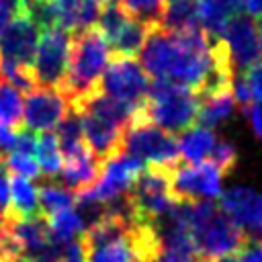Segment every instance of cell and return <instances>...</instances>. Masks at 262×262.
<instances>
[{"mask_svg": "<svg viewBox=\"0 0 262 262\" xmlns=\"http://www.w3.org/2000/svg\"><path fill=\"white\" fill-rule=\"evenodd\" d=\"M14 10L8 6V4H4L2 0H0V37L4 35V31H6V27L10 25V20L14 18Z\"/></svg>", "mask_w": 262, "mask_h": 262, "instance_id": "35", "label": "cell"}, {"mask_svg": "<svg viewBox=\"0 0 262 262\" xmlns=\"http://www.w3.org/2000/svg\"><path fill=\"white\" fill-rule=\"evenodd\" d=\"M0 215H10V178L6 166H0Z\"/></svg>", "mask_w": 262, "mask_h": 262, "instance_id": "31", "label": "cell"}, {"mask_svg": "<svg viewBox=\"0 0 262 262\" xmlns=\"http://www.w3.org/2000/svg\"><path fill=\"white\" fill-rule=\"evenodd\" d=\"M53 27H61L72 35L94 29L100 16L96 0H51Z\"/></svg>", "mask_w": 262, "mask_h": 262, "instance_id": "15", "label": "cell"}, {"mask_svg": "<svg viewBox=\"0 0 262 262\" xmlns=\"http://www.w3.org/2000/svg\"><path fill=\"white\" fill-rule=\"evenodd\" d=\"M235 262H262V242H250L235 256Z\"/></svg>", "mask_w": 262, "mask_h": 262, "instance_id": "34", "label": "cell"}, {"mask_svg": "<svg viewBox=\"0 0 262 262\" xmlns=\"http://www.w3.org/2000/svg\"><path fill=\"white\" fill-rule=\"evenodd\" d=\"M223 170L213 162H178L172 172V186L178 203H199L221 196Z\"/></svg>", "mask_w": 262, "mask_h": 262, "instance_id": "9", "label": "cell"}, {"mask_svg": "<svg viewBox=\"0 0 262 262\" xmlns=\"http://www.w3.org/2000/svg\"><path fill=\"white\" fill-rule=\"evenodd\" d=\"M47 223H49L51 237H53L55 242L63 244V246H68V244L80 239L82 233L86 231L84 221H82V217H80V213H78L76 207H74V209H68V211H61V213H57V215H53V217H49Z\"/></svg>", "mask_w": 262, "mask_h": 262, "instance_id": "24", "label": "cell"}, {"mask_svg": "<svg viewBox=\"0 0 262 262\" xmlns=\"http://www.w3.org/2000/svg\"><path fill=\"white\" fill-rule=\"evenodd\" d=\"M10 213L12 217H37L41 215L39 188L31 178L12 176L10 178Z\"/></svg>", "mask_w": 262, "mask_h": 262, "instance_id": "20", "label": "cell"}, {"mask_svg": "<svg viewBox=\"0 0 262 262\" xmlns=\"http://www.w3.org/2000/svg\"><path fill=\"white\" fill-rule=\"evenodd\" d=\"M37 162L41 168V174L45 178H55L61 172L63 166V158H61V149H59V139L55 133L51 131H41L37 133Z\"/></svg>", "mask_w": 262, "mask_h": 262, "instance_id": "22", "label": "cell"}, {"mask_svg": "<svg viewBox=\"0 0 262 262\" xmlns=\"http://www.w3.org/2000/svg\"><path fill=\"white\" fill-rule=\"evenodd\" d=\"M129 16L147 25L149 29L162 27L166 14V0H119Z\"/></svg>", "mask_w": 262, "mask_h": 262, "instance_id": "26", "label": "cell"}, {"mask_svg": "<svg viewBox=\"0 0 262 262\" xmlns=\"http://www.w3.org/2000/svg\"><path fill=\"white\" fill-rule=\"evenodd\" d=\"M258 31H260V41H262V18H260V25H258Z\"/></svg>", "mask_w": 262, "mask_h": 262, "instance_id": "41", "label": "cell"}, {"mask_svg": "<svg viewBox=\"0 0 262 262\" xmlns=\"http://www.w3.org/2000/svg\"><path fill=\"white\" fill-rule=\"evenodd\" d=\"M102 162L94 156V151L86 145L84 149L63 156V166L59 172V184L70 188L72 192H82L92 186L100 176Z\"/></svg>", "mask_w": 262, "mask_h": 262, "instance_id": "16", "label": "cell"}, {"mask_svg": "<svg viewBox=\"0 0 262 262\" xmlns=\"http://www.w3.org/2000/svg\"><path fill=\"white\" fill-rule=\"evenodd\" d=\"M196 262H203V260H196Z\"/></svg>", "mask_w": 262, "mask_h": 262, "instance_id": "42", "label": "cell"}, {"mask_svg": "<svg viewBox=\"0 0 262 262\" xmlns=\"http://www.w3.org/2000/svg\"><path fill=\"white\" fill-rule=\"evenodd\" d=\"M76 111L82 117L84 139L100 162H106L115 154L123 151V139H125L127 125L111 117L98 115L94 111H86V108H76Z\"/></svg>", "mask_w": 262, "mask_h": 262, "instance_id": "12", "label": "cell"}, {"mask_svg": "<svg viewBox=\"0 0 262 262\" xmlns=\"http://www.w3.org/2000/svg\"><path fill=\"white\" fill-rule=\"evenodd\" d=\"M145 115L168 133H182L199 121V94L174 82H154Z\"/></svg>", "mask_w": 262, "mask_h": 262, "instance_id": "3", "label": "cell"}, {"mask_svg": "<svg viewBox=\"0 0 262 262\" xmlns=\"http://www.w3.org/2000/svg\"><path fill=\"white\" fill-rule=\"evenodd\" d=\"M149 90H151V82L143 66H139L133 57H115V55L111 57L100 78L102 94L139 111L145 106Z\"/></svg>", "mask_w": 262, "mask_h": 262, "instance_id": "7", "label": "cell"}, {"mask_svg": "<svg viewBox=\"0 0 262 262\" xmlns=\"http://www.w3.org/2000/svg\"><path fill=\"white\" fill-rule=\"evenodd\" d=\"M221 39L227 45L231 63L235 70H246L248 66L256 63L262 57V41L260 31L254 18L250 16H235L221 33Z\"/></svg>", "mask_w": 262, "mask_h": 262, "instance_id": "13", "label": "cell"}, {"mask_svg": "<svg viewBox=\"0 0 262 262\" xmlns=\"http://www.w3.org/2000/svg\"><path fill=\"white\" fill-rule=\"evenodd\" d=\"M244 8L254 18H262V0H244Z\"/></svg>", "mask_w": 262, "mask_h": 262, "instance_id": "36", "label": "cell"}, {"mask_svg": "<svg viewBox=\"0 0 262 262\" xmlns=\"http://www.w3.org/2000/svg\"><path fill=\"white\" fill-rule=\"evenodd\" d=\"M74 203H76V192H72L70 188H66L63 184L51 180V178H45L41 182V188H39V205H41V215L43 217H53L61 211H68V209H74Z\"/></svg>", "mask_w": 262, "mask_h": 262, "instance_id": "21", "label": "cell"}, {"mask_svg": "<svg viewBox=\"0 0 262 262\" xmlns=\"http://www.w3.org/2000/svg\"><path fill=\"white\" fill-rule=\"evenodd\" d=\"M96 2H98V4H102V6H104V4H108V2H115V0H96Z\"/></svg>", "mask_w": 262, "mask_h": 262, "instance_id": "40", "label": "cell"}, {"mask_svg": "<svg viewBox=\"0 0 262 262\" xmlns=\"http://www.w3.org/2000/svg\"><path fill=\"white\" fill-rule=\"evenodd\" d=\"M244 10V0H199L196 18L199 27L211 37H221L223 29L239 16Z\"/></svg>", "mask_w": 262, "mask_h": 262, "instance_id": "17", "label": "cell"}, {"mask_svg": "<svg viewBox=\"0 0 262 262\" xmlns=\"http://www.w3.org/2000/svg\"><path fill=\"white\" fill-rule=\"evenodd\" d=\"M174 168L176 166H145L139 174L127 192L135 221L158 223L178 205L172 186Z\"/></svg>", "mask_w": 262, "mask_h": 262, "instance_id": "4", "label": "cell"}, {"mask_svg": "<svg viewBox=\"0 0 262 262\" xmlns=\"http://www.w3.org/2000/svg\"><path fill=\"white\" fill-rule=\"evenodd\" d=\"M41 33H43V27L35 23L29 14L25 12L14 14L4 35L0 37V61L18 66L31 72L39 41H41Z\"/></svg>", "mask_w": 262, "mask_h": 262, "instance_id": "10", "label": "cell"}, {"mask_svg": "<svg viewBox=\"0 0 262 262\" xmlns=\"http://www.w3.org/2000/svg\"><path fill=\"white\" fill-rule=\"evenodd\" d=\"M74 35L61 27H45L41 33V41L37 47V55L33 61V80L39 88H55L63 86L70 66Z\"/></svg>", "mask_w": 262, "mask_h": 262, "instance_id": "6", "label": "cell"}, {"mask_svg": "<svg viewBox=\"0 0 262 262\" xmlns=\"http://www.w3.org/2000/svg\"><path fill=\"white\" fill-rule=\"evenodd\" d=\"M215 145H217V141H215L213 131L209 127H203V125H196V127L182 131L180 139H178L180 158L190 162V164L205 162L207 158H211Z\"/></svg>", "mask_w": 262, "mask_h": 262, "instance_id": "18", "label": "cell"}, {"mask_svg": "<svg viewBox=\"0 0 262 262\" xmlns=\"http://www.w3.org/2000/svg\"><path fill=\"white\" fill-rule=\"evenodd\" d=\"M10 217L12 215H0V248L8 235V225H10Z\"/></svg>", "mask_w": 262, "mask_h": 262, "instance_id": "37", "label": "cell"}, {"mask_svg": "<svg viewBox=\"0 0 262 262\" xmlns=\"http://www.w3.org/2000/svg\"><path fill=\"white\" fill-rule=\"evenodd\" d=\"M57 139H59V149L61 156H70L76 154L80 149H84L88 143L84 139V129H82V117L80 113L70 106L68 115L63 117V121L57 125Z\"/></svg>", "mask_w": 262, "mask_h": 262, "instance_id": "23", "label": "cell"}, {"mask_svg": "<svg viewBox=\"0 0 262 262\" xmlns=\"http://www.w3.org/2000/svg\"><path fill=\"white\" fill-rule=\"evenodd\" d=\"M23 98L20 92L10 84H0V123L4 125H20L23 119Z\"/></svg>", "mask_w": 262, "mask_h": 262, "instance_id": "27", "label": "cell"}, {"mask_svg": "<svg viewBox=\"0 0 262 262\" xmlns=\"http://www.w3.org/2000/svg\"><path fill=\"white\" fill-rule=\"evenodd\" d=\"M61 262H88L86 250H84V244H82V237L66 246V252H63Z\"/></svg>", "mask_w": 262, "mask_h": 262, "instance_id": "33", "label": "cell"}, {"mask_svg": "<svg viewBox=\"0 0 262 262\" xmlns=\"http://www.w3.org/2000/svg\"><path fill=\"white\" fill-rule=\"evenodd\" d=\"M235 94L233 90L227 92H213V94H199V123L203 127H215L227 121L235 111Z\"/></svg>", "mask_w": 262, "mask_h": 262, "instance_id": "19", "label": "cell"}, {"mask_svg": "<svg viewBox=\"0 0 262 262\" xmlns=\"http://www.w3.org/2000/svg\"><path fill=\"white\" fill-rule=\"evenodd\" d=\"M113 57L108 41L94 27L74 35L68 76L59 92L68 98L70 104L94 94L100 90V78Z\"/></svg>", "mask_w": 262, "mask_h": 262, "instance_id": "2", "label": "cell"}, {"mask_svg": "<svg viewBox=\"0 0 262 262\" xmlns=\"http://www.w3.org/2000/svg\"><path fill=\"white\" fill-rule=\"evenodd\" d=\"M70 111L68 98L55 88H33L27 92L23 121L27 129L33 131H51L55 129Z\"/></svg>", "mask_w": 262, "mask_h": 262, "instance_id": "11", "label": "cell"}, {"mask_svg": "<svg viewBox=\"0 0 262 262\" xmlns=\"http://www.w3.org/2000/svg\"><path fill=\"white\" fill-rule=\"evenodd\" d=\"M209 160H213L223 170V174H229L237 164V151L229 141H219Z\"/></svg>", "mask_w": 262, "mask_h": 262, "instance_id": "29", "label": "cell"}, {"mask_svg": "<svg viewBox=\"0 0 262 262\" xmlns=\"http://www.w3.org/2000/svg\"><path fill=\"white\" fill-rule=\"evenodd\" d=\"M123 151L139 158L145 166H176L180 162L178 139L149 121L145 106L137 111L125 131Z\"/></svg>", "mask_w": 262, "mask_h": 262, "instance_id": "5", "label": "cell"}, {"mask_svg": "<svg viewBox=\"0 0 262 262\" xmlns=\"http://www.w3.org/2000/svg\"><path fill=\"white\" fill-rule=\"evenodd\" d=\"M168 4H196L199 0H166Z\"/></svg>", "mask_w": 262, "mask_h": 262, "instance_id": "38", "label": "cell"}, {"mask_svg": "<svg viewBox=\"0 0 262 262\" xmlns=\"http://www.w3.org/2000/svg\"><path fill=\"white\" fill-rule=\"evenodd\" d=\"M174 213L186 227L196 256L203 262L235 258L252 242L250 235L237 223H233L213 201L178 203Z\"/></svg>", "mask_w": 262, "mask_h": 262, "instance_id": "1", "label": "cell"}, {"mask_svg": "<svg viewBox=\"0 0 262 262\" xmlns=\"http://www.w3.org/2000/svg\"><path fill=\"white\" fill-rule=\"evenodd\" d=\"M4 166L8 168V172H14L16 176H25V178H37L41 174L37 158L29 156V154H20V151L8 154Z\"/></svg>", "mask_w": 262, "mask_h": 262, "instance_id": "28", "label": "cell"}, {"mask_svg": "<svg viewBox=\"0 0 262 262\" xmlns=\"http://www.w3.org/2000/svg\"><path fill=\"white\" fill-rule=\"evenodd\" d=\"M233 94L239 106L262 102V57L256 63L248 66L244 74L233 82Z\"/></svg>", "mask_w": 262, "mask_h": 262, "instance_id": "25", "label": "cell"}, {"mask_svg": "<svg viewBox=\"0 0 262 262\" xmlns=\"http://www.w3.org/2000/svg\"><path fill=\"white\" fill-rule=\"evenodd\" d=\"M0 76H2V72H0Z\"/></svg>", "mask_w": 262, "mask_h": 262, "instance_id": "43", "label": "cell"}, {"mask_svg": "<svg viewBox=\"0 0 262 262\" xmlns=\"http://www.w3.org/2000/svg\"><path fill=\"white\" fill-rule=\"evenodd\" d=\"M143 170H145V164L139 158H135L127 151H119L113 158H108L106 162H102L98 180L92 186H88L86 190L78 192L76 199L106 205V203L127 194Z\"/></svg>", "mask_w": 262, "mask_h": 262, "instance_id": "8", "label": "cell"}, {"mask_svg": "<svg viewBox=\"0 0 262 262\" xmlns=\"http://www.w3.org/2000/svg\"><path fill=\"white\" fill-rule=\"evenodd\" d=\"M221 211L248 231H262V194L248 186H233L219 199Z\"/></svg>", "mask_w": 262, "mask_h": 262, "instance_id": "14", "label": "cell"}, {"mask_svg": "<svg viewBox=\"0 0 262 262\" xmlns=\"http://www.w3.org/2000/svg\"><path fill=\"white\" fill-rule=\"evenodd\" d=\"M242 113L248 119V123H250L252 131L256 133V137L262 139V108H260V104H254V102L244 104L242 106Z\"/></svg>", "mask_w": 262, "mask_h": 262, "instance_id": "30", "label": "cell"}, {"mask_svg": "<svg viewBox=\"0 0 262 262\" xmlns=\"http://www.w3.org/2000/svg\"><path fill=\"white\" fill-rule=\"evenodd\" d=\"M16 133L10 125H4L0 123V154H12L14 147H16Z\"/></svg>", "mask_w": 262, "mask_h": 262, "instance_id": "32", "label": "cell"}, {"mask_svg": "<svg viewBox=\"0 0 262 262\" xmlns=\"http://www.w3.org/2000/svg\"><path fill=\"white\" fill-rule=\"evenodd\" d=\"M215 262H235V258H221V260H215Z\"/></svg>", "mask_w": 262, "mask_h": 262, "instance_id": "39", "label": "cell"}]
</instances>
